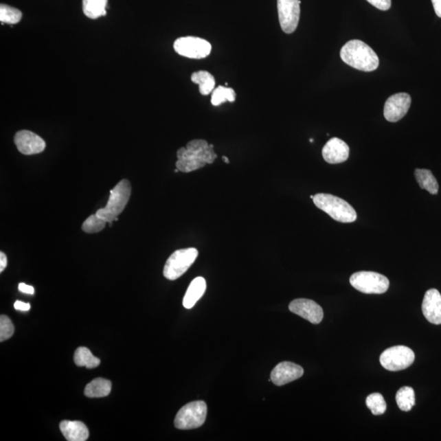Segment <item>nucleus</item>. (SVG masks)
I'll return each mask as SVG.
<instances>
[{"instance_id": "nucleus-1", "label": "nucleus", "mask_w": 441, "mask_h": 441, "mask_svg": "<svg viewBox=\"0 0 441 441\" xmlns=\"http://www.w3.org/2000/svg\"><path fill=\"white\" fill-rule=\"evenodd\" d=\"M214 146L202 139L189 142L185 147H181L177 152L176 168L180 172H191L200 170L206 164H212L218 158L214 152Z\"/></svg>"}, {"instance_id": "nucleus-2", "label": "nucleus", "mask_w": 441, "mask_h": 441, "mask_svg": "<svg viewBox=\"0 0 441 441\" xmlns=\"http://www.w3.org/2000/svg\"><path fill=\"white\" fill-rule=\"evenodd\" d=\"M341 60L357 70L370 72L379 66V58L374 49L365 43L353 40L349 41L340 52Z\"/></svg>"}, {"instance_id": "nucleus-3", "label": "nucleus", "mask_w": 441, "mask_h": 441, "mask_svg": "<svg viewBox=\"0 0 441 441\" xmlns=\"http://www.w3.org/2000/svg\"><path fill=\"white\" fill-rule=\"evenodd\" d=\"M313 202L318 209L339 223H351L357 218V212L351 205L332 194H317L314 196Z\"/></svg>"}, {"instance_id": "nucleus-4", "label": "nucleus", "mask_w": 441, "mask_h": 441, "mask_svg": "<svg viewBox=\"0 0 441 441\" xmlns=\"http://www.w3.org/2000/svg\"><path fill=\"white\" fill-rule=\"evenodd\" d=\"M131 192L132 188L129 181L126 179L120 181L111 190L106 207L98 210L96 214L106 223H110L111 226L112 223L119 217L128 205Z\"/></svg>"}, {"instance_id": "nucleus-5", "label": "nucleus", "mask_w": 441, "mask_h": 441, "mask_svg": "<svg viewBox=\"0 0 441 441\" xmlns=\"http://www.w3.org/2000/svg\"><path fill=\"white\" fill-rule=\"evenodd\" d=\"M207 405L205 401L191 402L183 406L177 414L174 425L177 429L191 430L204 425L207 417Z\"/></svg>"}, {"instance_id": "nucleus-6", "label": "nucleus", "mask_w": 441, "mask_h": 441, "mask_svg": "<svg viewBox=\"0 0 441 441\" xmlns=\"http://www.w3.org/2000/svg\"><path fill=\"white\" fill-rule=\"evenodd\" d=\"M198 250L194 248L175 251L168 258L163 268V276L168 280H175L188 271L198 257Z\"/></svg>"}, {"instance_id": "nucleus-7", "label": "nucleus", "mask_w": 441, "mask_h": 441, "mask_svg": "<svg viewBox=\"0 0 441 441\" xmlns=\"http://www.w3.org/2000/svg\"><path fill=\"white\" fill-rule=\"evenodd\" d=\"M350 283L357 291L366 294L386 293L390 285L386 276L374 271L356 272L350 278Z\"/></svg>"}, {"instance_id": "nucleus-8", "label": "nucleus", "mask_w": 441, "mask_h": 441, "mask_svg": "<svg viewBox=\"0 0 441 441\" xmlns=\"http://www.w3.org/2000/svg\"><path fill=\"white\" fill-rule=\"evenodd\" d=\"M415 354L411 349L405 346H396L384 351L380 357V363L384 369L389 371H400L411 366Z\"/></svg>"}, {"instance_id": "nucleus-9", "label": "nucleus", "mask_w": 441, "mask_h": 441, "mask_svg": "<svg viewBox=\"0 0 441 441\" xmlns=\"http://www.w3.org/2000/svg\"><path fill=\"white\" fill-rule=\"evenodd\" d=\"M174 47L177 54L192 59L205 58L212 51L210 42L204 38L193 36L177 38L174 42Z\"/></svg>"}, {"instance_id": "nucleus-10", "label": "nucleus", "mask_w": 441, "mask_h": 441, "mask_svg": "<svg viewBox=\"0 0 441 441\" xmlns=\"http://www.w3.org/2000/svg\"><path fill=\"white\" fill-rule=\"evenodd\" d=\"M301 0H278L281 29L286 34L295 32L300 19Z\"/></svg>"}, {"instance_id": "nucleus-11", "label": "nucleus", "mask_w": 441, "mask_h": 441, "mask_svg": "<svg viewBox=\"0 0 441 441\" xmlns=\"http://www.w3.org/2000/svg\"><path fill=\"white\" fill-rule=\"evenodd\" d=\"M412 99L410 95L400 93L392 95L385 103L384 117L389 122L395 123L405 117L408 113Z\"/></svg>"}, {"instance_id": "nucleus-12", "label": "nucleus", "mask_w": 441, "mask_h": 441, "mask_svg": "<svg viewBox=\"0 0 441 441\" xmlns=\"http://www.w3.org/2000/svg\"><path fill=\"white\" fill-rule=\"evenodd\" d=\"M289 310L293 314L306 319L310 323L317 324L322 321L324 311L321 306L317 302L299 298L291 302L289 306Z\"/></svg>"}, {"instance_id": "nucleus-13", "label": "nucleus", "mask_w": 441, "mask_h": 441, "mask_svg": "<svg viewBox=\"0 0 441 441\" xmlns=\"http://www.w3.org/2000/svg\"><path fill=\"white\" fill-rule=\"evenodd\" d=\"M15 145L21 154L32 155L43 152L46 144L37 134L28 131H21L16 133Z\"/></svg>"}, {"instance_id": "nucleus-14", "label": "nucleus", "mask_w": 441, "mask_h": 441, "mask_svg": "<svg viewBox=\"0 0 441 441\" xmlns=\"http://www.w3.org/2000/svg\"><path fill=\"white\" fill-rule=\"evenodd\" d=\"M304 374L300 365L293 362L284 361L275 367L271 374V379L276 386H284L285 384L295 381Z\"/></svg>"}, {"instance_id": "nucleus-15", "label": "nucleus", "mask_w": 441, "mask_h": 441, "mask_svg": "<svg viewBox=\"0 0 441 441\" xmlns=\"http://www.w3.org/2000/svg\"><path fill=\"white\" fill-rule=\"evenodd\" d=\"M349 153L348 145L338 137H332L324 145L322 150L324 161L332 164L345 162L349 157Z\"/></svg>"}, {"instance_id": "nucleus-16", "label": "nucleus", "mask_w": 441, "mask_h": 441, "mask_svg": "<svg viewBox=\"0 0 441 441\" xmlns=\"http://www.w3.org/2000/svg\"><path fill=\"white\" fill-rule=\"evenodd\" d=\"M422 310L428 321L441 324V294L438 289H431L426 292Z\"/></svg>"}, {"instance_id": "nucleus-17", "label": "nucleus", "mask_w": 441, "mask_h": 441, "mask_svg": "<svg viewBox=\"0 0 441 441\" xmlns=\"http://www.w3.org/2000/svg\"><path fill=\"white\" fill-rule=\"evenodd\" d=\"M60 430L68 441H85L89 439L88 427L80 421H63L60 423Z\"/></svg>"}, {"instance_id": "nucleus-18", "label": "nucleus", "mask_w": 441, "mask_h": 441, "mask_svg": "<svg viewBox=\"0 0 441 441\" xmlns=\"http://www.w3.org/2000/svg\"><path fill=\"white\" fill-rule=\"evenodd\" d=\"M207 288L206 281L203 278H197L192 281L183 298L185 308L192 309L196 302L204 295Z\"/></svg>"}, {"instance_id": "nucleus-19", "label": "nucleus", "mask_w": 441, "mask_h": 441, "mask_svg": "<svg viewBox=\"0 0 441 441\" xmlns=\"http://www.w3.org/2000/svg\"><path fill=\"white\" fill-rule=\"evenodd\" d=\"M415 179L423 190H426L431 194H436L439 192V184L431 171L417 168L414 172Z\"/></svg>"}, {"instance_id": "nucleus-20", "label": "nucleus", "mask_w": 441, "mask_h": 441, "mask_svg": "<svg viewBox=\"0 0 441 441\" xmlns=\"http://www.w3.org/2000/svg\"><path fill=\"white\" fill-rule=\"evenodd\" d=\"M111 383L109 380L98 378L93 380L84 389V395L89 398H101L110 395Z\"/></svg>"}, {"instance_id": "nucleus-21", "label": "nucleus", "mask_w": 441, "mask_h": 441, "mask_svg": "<svg viewBox=\"0 0 441 441\" xmlns=\"http://www.w3.org/2000/svg\"><path fill=\"white\" fill-rule=\"evenodd\" d=\"M193 83L199 85V90L203 96H207L215 89V79L212 74L205 71L194 72L192 75Z\"/></svg>"}, {"instance_id": "nucleus-22", "label": "nucleus", "mask_w": 441, "mask_h": 441, "mask_svg": "<svg viewBox=\"0 0 441 441\" xmlns=\"http://www.w3.org/2000/svg\"><path fill=\"white\" fill-rule=\"evenodd\" d=\"M108 0H83V11L90 19L106 15Z\"/></svg>"}, {"instance_id": "nucleus-23", "label": "nucleus", "mask_w": 441, "mask_h": 441, "mask_svg": "<svg viewBox=\"0 0 441 441\" xmlns=\"http://www.w3.org/2000/svg\"><path fill=\"white\" fill-rule=\"evenodd\" d=\"M74 361H75L77 366H85L88 369H94L100 365V359L95 357L90 350L84 347L78 348L74 356Z\"/></svg>"}, {"instance_id": "nucleus-24", "label": "nucleus", "mask_w": 441, "mask_h": 441, "mask_svg": "<svg viewBox=\"0 0 441 441\" xmlns=\"http://www.w3.org/2000/svg\"><path fill=\"white\" fill-rule=\"evenodd\" d=\"M396 403L402 411L409 412L415 405V393L410 387H403L396 393Z\"/></svg>"}, {"instance_id": "nucleus-25", "label": "nucleus", "mask_w": 441, "mask_h": 441, "mask_svg": "<svg viewBox=\"0 0 441 441\" xmlns=\"http://www.w3.org/2000/svg\"><path fill=\"white\" fill-rule=\"evenodd\" d=\"M236 98V93L234 89L219 86L212 93L211 103L214 106H218L226 102H234Z\"/></svg>"}, {"instance_id": "nucleus-26", "label": "nucleus", "mask_w": 441, "mask_h": 441, "mask_svg": "<svg viewBox=\"0 0 441 441\" xmlns=\"http://www.w3.org/2000/svg\"><path fill=\"white\" fill-rule=\"evenodd\" d=\"M23 14L17 8L1 4L0 5V21L2 24L14 25L19 23Z\"/></svg>"}, {"instance_id": "nucleus-27", "label": "nucleus", "mask_w": 441, "mask_h": 441, "mask_svg": "<svg viewBox=\"0 0 441 441\" xmlns=\"http://www.w3.org/2000/svg\"><path fill=\"white\" fill-rule=\"evenodd\" d=\"M367 407L374 415H382L387 410V404L383 396L380 393H373L366 399Z\"/></svg>"}, {"instance_id": "nucleus-28", "label": "nucleus", "mask_w": 441, "mask_h": 441, "mask_svg": "<svg viewBox=\"0 0 441 441\" xmlns=\"http://www.w3.org/2000/svg\"><path fill=\"white\" fill-rule=\"evenodd\" d=\"M106 224L105 220L95 214L84 220V224L82 225V230L89 234H93V233L102 231L105 228Z\"/></svg>"}, {"instance_id": "nucleus-29", "label": "nucleus", "mask_w": 441, "mask_h": 441, "mask_svg": "<svg viewBox=\"0 0 441 441\" xmlns=\"http://www.w3.org/2000/svg\"><path fill=\"white\" fill-rule=\"evenodd\" d=\"M14 334V326L6 315L0 317V341L10 339Z\"/></svg>"}, {"instance_id": "nucleus-30", "label": "nucleus", "mask_w": 441, "mask_h": 441, "mask_svg": "<svg viewBox=\"0 0 441 441\" xmlns=\"http://www.w3.org/2000/svg\"><path fill=\"white\" fill-rule=\"evenodd\" d=\"M367 1L382 11H387L392 7V0H367Z\"/></svg>"}, {"instance_id": "nucleus-31", "label": "nucleus", "mask_w": 441, "mask_h": 441, "mask_svg": "<svg viewBox=\"0 0 441 441\" xmlns=\"http://www.w3.org/2000/svg\"><path fill=\"white\" fill-rule=\"evenodd\" d=\"M19 291L27 294H34V289L30 285L25 284V283H20L19 285Z\"/></svg>"}, {"instance_id": "nucleus-32", "label": "nucleus", "mask_w": 441, "mask_h": 441, "mask_svg": "<svg viewBox=\"0 0 441 441\" xmlns=\"http://www.w3.org/2000/svg\"><path fill=\"white\" fill-rule=\"evenodd\" d=\"M14 308L16 310L27 311L30 309V304H25V302L16 301L14 304Z\"/></svg>"}, {"instance_id": "nucleus-33", "label": "nucleus", "mask_w": 441, "mask_h": 441, "mask_svg": "<svg viewBox=\"0 0 441 441\" xmlns=\"http://www.w3.org/2000/svg\"><path fill=\"white\" fill-rule=\"evenodd\" d=\"M8 264V259L6 255L3 252L0 253V272H3L5 269Z\"/></svg>"}, {"instance_id": "nucleus-34", "label": "nucleus", "mask_w": 441, "mask_h": 441, "mask_svg": "<svg viewBox=\"0 0 441 441\" xmlns=\"http://www.w3.org/2000/svg\"><path fill=\"white\" fill-rule=\"evenodd\" d=\"M436 14L441 19V0H431Z\"/></svg>"}, {"instance_id": "nucleus-35", "label": "nucleus", "mask_w": 441, "mask_h": 441, "mask_svg": "<svg viewBox=\"0 0 441 441\" xmlns=\"http://www.w3.org/2000/svg\"><path fill=\"white\" fill-rule=\"evenodd\" d=\"M223 159L225 163H230V161H229V159L227 157H223Z\"/></svg>"}, {"instance_id": "nucleus-36", "label": "nucleus", "mask_w": 441, "mask_h": 441, "mask_svg": "<svg viewBox=\"0 0 441 441\" xmlns=\"http://www.w3.org/2000/svg\"><path fill=\"white\" fill-rule=\"evenodd\" d=\"M310 198L313 199V200L314 196H310Z\"/></svg>"}, {"instance_id": "nucleus-37", "label": "nucleus", "mask_w": 441, "mask_h": 441, "mask_svg": "<svg viewBox=\"0 0 441 441\" xmlns=\"http://www.w3.org/2000/svg\"><path fill=\"white\" fill-rule=\"evenodd\" d=\"M310 142H314V140H313V139H310Z\"/></svg>"}]
</instances>
